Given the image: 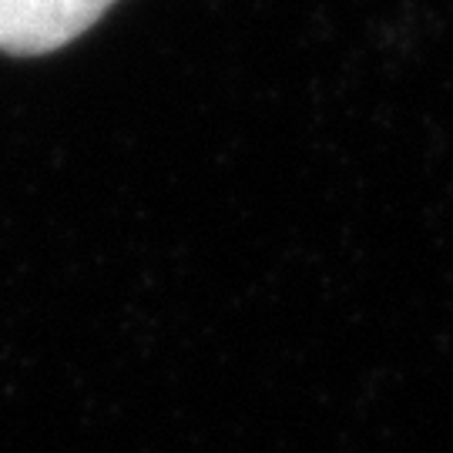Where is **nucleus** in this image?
I'll return each mask as SVG.
<instances>
[{"label":"nucleus","mask_w":453,"mask_h":453,"mask_svg":"<svg viewBox=\"0 0 453 453\" xmlns=\"http://www.w3.org/2000/svg\"><path fill=\"white\" fill-rule=\"evenodd\" d=\"M114 0H0V50L34 58L81 37Z\"/></svg>","instance_id":"1"}]
</instances>
